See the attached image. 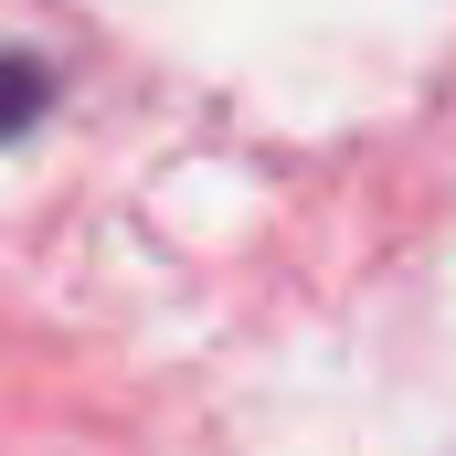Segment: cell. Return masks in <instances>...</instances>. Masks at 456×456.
I'll list each match as a JSON object with an SVG mask.
<instances>
[{
	"label": "cell",
	"mask_w": 456,
	"mask_h": 456,
	"mask_svg": "<svg viewBox=\"0 0 456 456\" xmlns=\"http://www.w3.org/2000/svg\"><path fill=\"white\" fill-rule=\"evenodd\" d=\"M43 107H53V64H43V53H0V149H11Z\"/></svg>",
	"instance_id": "1"
}]
</instances>
